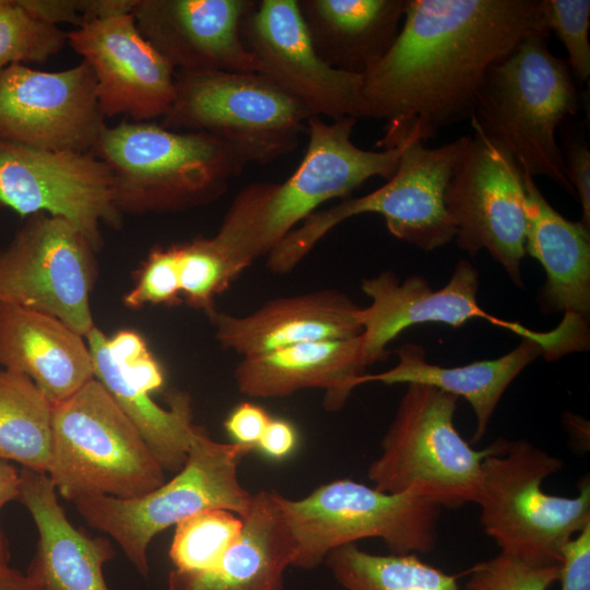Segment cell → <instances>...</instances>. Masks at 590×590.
Returning <instances> with one entry per match:
<instances>
[{"instance_id":"d6a6232c","label":"cell","mask_w":590,"mask_h":590,"mask_svg":"<svg viewBox=\"0 0 590 590\" xmlns=\"http://www.w3.org/2000/svg\"><path fill=\"white\" fill-rule=\"evenodd\" d=\"M68 43V32L31 15L17 0L0 4V74L12 64L45 63Z\"/></svg>"},{"instance_id":"f546056e","label":"cell","mask_w":590,"mask_h":590,"mask_svg":"<svg viewBox=\"0 0 590 590\" xmlns=\"http://www.w3.org/2000/svg\"><path fill=\"white\" fill-rule=\"evenodd\" d=\"M324 563L343 590H460L456 576L414 553L377 555L350 543L329 552Z\"/></svg>"},{"instance_id":"4dcf8cb0","label":"cell","mask_w":590,"mask_h":590,"mask_svg":"<svg viewBox=\"0 0 590 590\" xmlns=\"http://www.w3.org/2000/svg\"><path fill=\"white\" fill-rule=\"evenodd\" d=\"M243 519L220 508L201 510L175 526L169 547L173 569L198 573L211 569L241 532Z\"/></svg>"},{"instance_id":"6da1fadb","label":"cell","mask_w":590,"mask_h":590,"mask_svg":"<svg viewBox=\"0 0 590 590\" xmlns=\"http://www.w3.org/2000/svg\"><path fill=\"white\" fill-rule=\"evenodd\" d=\"M539 32L541 0H406L392 46L363 75L364 118L386 121L378 145L471 119L489 69Z\"/></svg>"},{"instance_id":"9a60e30c","label":"cell","mask_w":590,"mask_h":590,"mask_svg":"<svg viewBox=\"0 0 590 590\" xmlns=\"http://www.w3.org/2000/svg\"><path fill=\"white\" fill-rule=\"evenodd\" d=\"M240 35L258 63V73L312 116L331 121L364 118V76L337 70L319 57L297 0L256 1L241 23Z\"/></svg>"},{"instance_id":"7c38bea8","label":"cell","mask_w":590,"mask_h":590,"mask_svg":"<svg viewBox=\"0 0 590 590\" xmlns=\"http://www.w3.org/2000/svg\"><path fill=\"white\" fill-rule=\"evenodd\" d=\"M461 137L445 203L458 247L475 256L486 250L517 286L526 255L523 170L504 148L480 130Z\"/></svg>"},{"instance_id":"7bdbcfd3","label":"cell","mask_w":590,"mask_h":590,"mask_svg":"<svg viewBox=\"0 0 590 590\" xmlns=\"http://www.w3.org/2000/svg\"><path fill=\"white\" fill-rule=\"evenodd\" d=\"M137 0H81L84 24L94 20L132 13Z\"/></svg>"},{"instance_id":"7dc6e473","label":"cell","mask_w":590,"mask_h":590,"mask_svg":"<svg viewBox=\"0 0 590 590\" xmlns=\"http://www.w3.org/2000/svg\"><path fill=\"white\" fill-rule=\"evenodd\" d=\"M2 3V0H0V4Z\"/></svg>"},{"instance_id":"60d3db41","label":"cell","mask_w":590,"mask_h":590,"mask_svg":"<svg viewBox=\"0 0 590 590\" xmlns=\"http://www.w3.org/2000/svg\"><path fill=\"white\" fill-rule=\"evenodd\" d=\"M19 3L37 20L59 26L61 23L84 24L81 0H17Z\"/></svg>"},{"instance_id":"74e56055","label":"cell","mask_w":590,"mask_h":590,"mask_svg":"<svg viewBox=\"0 0 590 590\" xmlns=\"http://www.w3.org/2000/svg\"><path fill=\"white\" fill-rule=\"evenodd\" d=\"M562 154L565 174L582 208L581 223L590 228V150L583 129L562 125Z\"/></svg>"},{"instance_id":"1f68e13d","label":"cell","mask_w":590,"mask_h":590,"mask_svg":"<svg viewBox=\"0 0 590 590\" xmlns=\"http://www.w3.org/2000/svg\"><path fill=\"white\" fill-rule=\"evenodd\" d=\"M180 293L186 302L209 317L215 311V298L243 270L222 250L213 237H198L177 244Z\"/></svg>"},{"instance_id":"30bf717a","label":"cell","mask_w":590,"mask_h":590,"mask_svg":"<svg viewBox=\"0 0 590 590\" xmlns=\"http://www.w3.org/2000/svg\"><path fill=\"white\" fill-rule=\"evenodd\" d=\"M461 137L437 148L405 142L393 176L375 191L347 198L314 212L268 255L267 268L276 274L292 271L333 227L364 213L381 215L389 232L425 252L455 239L445 193L459 154Z\"/></svg>"},{"instance_id":"bcb514c9","label":"cell","mask_w":590,"mask_h":590,"mask_svg":"<svg viewBox=\"0 0 590 590\" xmlns=\"http://www.w3.org/2000/svg\"><path fill=\"white\" fill-rule=\"evenodd\" d=\"M8 564V550L3 533L0 529V565Z\"/></svg>"},{"instance_id":"f6af8a7d","label":"cell","mask_w":590,"mask_h":590,"mask_svg":"<svg viewBox=\"0 0 590 590\" xmlns=\"http://www.w3.org/2000/svg\"><path fill=\"white\" fill-rule=\"evenodd\" d=\"M0 590H42L36 582L25 573L10 567L8 564L0 565Z\"/></svg>"},{"instance_id":"603a6c76","label":"cell","mask_w":590,"mask_h":590,"mask_svg":"<svg viewBox=\"0 0 590 590\" xmlns=\"http://www.w3.org/2000/svg\"><path fill=\"white\" fill-rule=\"evenodd\" d=\"M83 338L52 316L0 302V365L27 376L54 404L94 379Z\"/></svg>"},{"instance_id":"f1b7e54d","label":"cell","mask_w":590,"mask_h":590,"mask_svg":"<svg viewBox=\"0 0 590 590\" xmlns=\"http://www.w3.org/2000/svg\"><path fill=\"white\" fill-rule=\"evenodd\" d=\"M54 403L25 375L0 369V458L48 473Z\"/></svg>"},{"instance_id":"7a4b0ae2","label":"cell","mask_w":590,"mask_h":590,"mask_svg":"<svg viewBox=\"0 0 590 590\" xmlns=\"http://www.w3.org/2000/svg\"><path fill=\"white\" fill-rule=\"evenodd\" d=\"M356 118L307 121L308 145L295 172L282 182H253L236 194L213 237L244 271L267 256L322 203L346 198L373 177L390 179L404 143L381 151L352 141Z\"/></svg>"},{"instance_id":"4316f807","label":"cell","mask_w":590,"mask_h":590,"mask_svg":"<svg viewBox=\"0 0 590 590\" xmlns=\"http://www.w3.org/2000/svg\"><path fill=\"white\" fill-rule=\"evenodd\" d=\"M319 57L330 67L364 75L390 49L406 0H297Z\"/></svg>"},{"instance_id":"ba28073f","label":"cell","mask_w":590,"mask_h":590,"mask_svg":"<svg viewBox=\"0 0 590 590\" xmlns=\"http://www.w3.org/2000/svg\"><path fill=\"white\" fill-rule=\"evenodd\" d=\"M253 447L213 440L200 426L176 475L139 497L92 496L74 500L84 520L111 536L138 573L148 578V548L155 535L201 510L220 508L244 518L252 495L240 484L238 467Z\"/></svg>"},{"instance_id":"4fadbf2b","label":"cell","mask_w":590,"mask_h":590,"mask_svg":"<svg viewBox=\"0 0 590 590\" xmlns=\"http://www.w3.org/2000/svg\"><path fill=\"white\" fill-rule=\"evenodd\" d=\"M95 250L63 219H26L0 250V302L47 314L82 337L95 327L90 294Z\"/></svg>"},{"instance_id":"ac0fdd59","label":"cell","mask_w":590,"mask_h":590,"mask_svg":"<svg viewBox=\"0 0 590 590\" xmlns=\"http://www.w3.org/2000/svg\"><path fill=\"white\" fill-rule=\"evenodd\" d=\"M68 44L91 67L106 118H163L176 94V71L144 38L132 13L94 20L68 32Z\"/></svg>"},{"instance_id":"ab89813d","label":"cell","mask_w":590,"mask_h":590,"mask_svg":"<svg viewBox=\"0 0 590 590\" xmlns=\"http://www.w3.org/2000/svg\"><path fill=\"white\" fill-rule=\"evenodd\" d=\"M271 418L263 408L243 402L231 412L224 426L234 442L255 448Z\"/></svg>"},{"instance_id":"52a82bcc","label":"cell","mask_w":590,"mask_h":590,"mask_svg":"<svg viewBox=\"0 0 590 590\" xmlns=\"http://www.w3.org/2000/svg\"><path fill=\"white\" fill-rule=\"evenodd\" d=\"M47 474L57 493L72 502L139 497L165 482L138 428L95 378L54 404Z\"/></svg>"},{"instance_id":"3957f363","label":"cell","mask_w":590,"mask_h":590,"mask_svg":"<svg viewBox=\"0 0 590 590\" xmlns=\"http://www.w3.org/2000/svg\"><path fill=\"white\" fill-rule=\"evenodd\" d=\"M548 37L550 32L528 36L489 69L470 121L523 172L546 176L576 197L556 133L578 114L580 96L567 59L548 49Z\"/></svg>"},{"instance_id":"cb8c5ba5","label":"cell","mask_w":590,"mask_h":590,"mask_svg":"<svg viewBox=\"0 0 590 590\" xmlns=\"http://www.w3.org/2000/svg\"><path fill=\"white\" fill-rule=\"evenodd\" d=\"M241 519L239 536L214 567L198 573L172 569L167 590H285L284 573L293 565L295 541L279 493L253 494Z\"/></svg>"},{"instance_id":"5bb4252c","label":"cell","mask_w":590,"mask_h":590,"mask_svg":"<svg viewBox=\"0 0 590 590\" xmlns=\"http://www.w3.org/2000/svg\"><path fill=\"white\" fill-rule=\"evenodd\" d=\"M0 208L60 217L99 251L101 226L119 228L111 174L92 153L45 150L0 140Z\"/></svg>"},{"instance_id":"ffe728a7","label":"cell","mask_w":590,"mask_h":590,"mask_svg":"<svg viewBox=\"0 0 590 590\" xmlns=\"http://www.w3.org/2000/svg\"><path fill=\"white\" fill-rule=\"evenodd\" d=\"M362 307L335 290L275 298L244 316L215 311L210 320L220 345L243 357L286 346L358 337Z\"/></svg>"},{"instance_id":"e575fe53","label":"cell","mask_w":590,"mask_h":590,"mask_svg":"<svg viewBox=\"0 0 590 590\" xmlns=\"http://www.w3.org/2000/svg\"><path fill=\"white\" fill-rule=\"evenodd\" d=\"M559 565L536 566L505 553L482 560L468 571L465 590H548L559 576Z\"/></svg>"},{"instance_id":"44dd1931","label":"cell","mask_w":590,"mask_h":590,"mask_svg":"<svg viewBox=\"0 0 590 590\" xmlns=\"http://www.w3.org/2000/svg\"><path fill=\"white\" fill-rule=\"evenodd\" d=\"M366 367L361 334L243 357L234 369V380L239 392L250 398H283L302 389L321 388L326 391L324 408L337 411L357 387Z\"/></svg>"},{"instance_id":"d6986e66","label":"cell","mask_w":590,"mask_h":590,"mask_svg":"<svg viewBox=\"0 0 590 590\" xmlns=\"http://www.w3.org/2000/svg\"><path fill=\"white\" fill-rule=\"evenodd\" d=\"M255 0H137V27L175 71L258 72L240 27Z\"/></svg>"},{"instance_id":"b9f144b4","label":"cell","mask_w":590,"mask_h":590,"mask_svg":"<svg viewBox=\"0 0 590 590\" xmlns=\"http://www.w3.org/2000/svg\"><path fill=\"white\" fill-rule=\"evenodd\" d=\"M296 445L295 427L285 420L271 418L256 447L267 457L281 460L290 456Z\"/></svg>"},{"instance_id":"8992f818","label":"cell","mask_w":590,"mask_h":590,"mask_svg":"<svg viewBox=\"0 0 590 590\" xmlns=\"http://www.w3.org/2000/svg\"><path fill=\"white\" fill-rule=\"evenodd\" d=\"M458 398L435 387L409 384L367 475L374 487L408 494L440 508L475 503L484 459L503 438L476 450L453 423Z\"/></svg>"},{"instance_id":"83f0119b","label":"cell","mask_w":590,"mask_h":590,"mask_svg":"<svg viewBox=\"0 0 590 590\" xmlns=\"http://www.w3.org/2000/svg\"><path fill=\"white\" fill-rule=\"evenodd\" d=\"M85 339L94 361V378L134 424L164 471L178 472L186 462L196 430L189 394L172 392L168 408L160 406L150 393L127 384L110 352L108 338L96 326Z\"/></svg>"},{"instance_id":"484cf974","label":"cell","mask_w":590,"mask_h":590,"mask_svg":"<svg viewBox=\"0 0 590 590\" xmlns=\"http://www.w3.org/2000/svg\"><path fill=\"white\" fill-rule=\"evenodd\" d=\"M553 359L551 349L542 341L522 338L509 353L495 358L473 362L463 366L444 367L426 361L421 345L404 344L397 350L398 363L392 368L364 374L356 385L367 382L422 384L435 387L455 397L465 399L471 405L476 427L472 444L480 442L504 392L512 380L539 356Z\"/></svg>"},{"instance_id":"5b68a950","label":"cell","mask_w":590,"mask_h":590,"mask_svg":"<svg viewBox=\"0 0 590 590\" xmlns=\"http://www.w3.org/2000/svg\"><path fill=\"white\" fill-rule=\"evenodd\" d=\"M564 461L526 439H503L482 464L475 499L484 532L500 552L536 566L560 564L563 546L590 524V480L574 497L551 495L542 483Z\"/></svg>"},{"instance_id":"277c9868","label":"cell","mask_w":590,"mask_h":590,"mask_svg":"<svg viewBox=\"0 0 590 590\" xmlns=\"http://www.w3.org/2000/svg\"><path fill=\"white\" fill-rule=\"evenodd\" d=\"M108 167L121 214L182 211L219 199L246 167L221 140L154 121L106 126L92 151Z\"/></svg>"},{"instance_id":"ee69618b","label":"cell","mask_w":590,"mask_h":590,"mask_svg":"<svg viewBox=\"0 0 590 590\" xmlns=\"http://www.w3.org/2000/svg\"><path fill=\"white\" fill-rule=\"evenodd\" d=\"M20 472L7 460L0 458V509L19 497Z\"/></svg>"},{"instance_id":"8d00e7d4","label":"cell","mask_w":590,"mask_h":590,"mask_svg":"<svg viewBox=\"0 0 590 590\" xmlns=\"http://www.w3.org/2000/svg\"><path fill=\"white\" fill-rule=\"evenodd\" d=\"M108 344L128 385L150 394L163 387L164 373L162 367L137 332L119 331L111 339H108Z\"/></svg>"},{"instance_id":"2e32d148","label":"cell","mask_w":590,"mask_h":590,"mask_svg":"<svg viewBox=\"0 0 590 590\" xmlns=\"http://www.w3.org/2000/svg\"><path fill=\"white\" fill-rule=\"evenodd\" d=\"M479 273L467 260L457 263L448 283L434 291L421 275H410L400 282L391 271L364 279L363 292L371 299L362 307L363 351L367 367L385 361L388 344L411 326L425 322L445 323L459 328L469 320L481 318L509 330L521 338L542 341L553 358L565 355L569 335L560 324L552 331H533L515 321L497 318L477 303Z\"/></svg>"},{"instance_id":"d4e9b609","label":"cell","mask_w":590,"mask_h":590,"mask_svg":"<svg viewBox=\"0 0 590 590\" xmlns=\"http://www.w3.org/2000/svg\"><path fill=\"white\" fill-rule=\"evenodd\" d=\"M526 252L544 268L541 312L587 323L590 315V228L559 214L523 172Z\"/></svg>"},{"instance_id":"8fae6325","label":"cell","mask_w":590,"mask_h":590,"mask_svg":"<svg viewBox=\"0 0 590 590\" xmlns=\"http://www.w3.org/2000/svg\"><path fill=\"white\" fill-rule=\"evenodd\" d=\"M279 502L295 541V568L314 569L332 550L368 538L391 554H427L436 545L441 508L412 495L340 479L300 499L279 493Z\"/></svg>"},{"instance_id":"9c48e42d","label":"cell","mask_w":590,"mask_h":590,"mask_svg":"<svg viewBox=\"0 0 590 590\" xmlns=\"http://www.w3.org/2000/svg\"><path fill=\"white\" fill-rule=\"evenodd\" d=\"M175 99L161 125L208 133L245 165H264L294 151L312 115L258 72L176 71Z\"/></svg>"},{"instance_id":"d590c367","label":"cell","mask_w":590,"mask_h":590,"mask_svg":"<svg viewBox=\"0 0 590 590\" xmlns=\"http://www.w3.org/2000/svg\"><path fill=\"white\" fill-rule=\"evenodd\" d=\"M178 246L153 249L139 271L135 285L123 297L127 307L180 303Z\"/></svg>"},{"instance_id":"e0dca14e","label":"cell","mask_w":590,"mask_h":590,"mask_svg":"<svg viewBox=\"0 0 590 590\" xmlns=\"http://www.w3.org/2000/svg\"><path fill=\"white\" fill-rule=\"evenodd\" d=\"M106 126L84 60L61 71L12 64L0 74V140L92 153Z\"/></svg>"},{"instance_id":"836d02e7","label":"cell","mask_w":590,"mask_h":590,"mask_svg":"<svg viewBox=\"0 0 590 590\" xmlns=\"http://www.w3.org/2000/svg\"><path fill=\"white\" fill-rule=\"evenodd\" d=\"M541 13L548 32H553L568 54L574 79L588 82L590 78V1L541 0Z\"/></svg>"},{"instance_id":"7402d4cb","label":"cell","mask_w":590,"mask_h":590,"mask_svg":"<svg viewBox=\"0 0 590 590\" xmlns=\"http://www.w3.org/2000/svg\"><path fill=\"white\" fill-rule=\"evenodd\" d=\"M20 479L17 498L38 531L26 574L42 590H109L103 569L114 557L111 543L90 538L70 522L47 473L23 468Z\"/></svg>"},{"instance_id":"f35d334b","label":"cell","mask_w":590,"mask_h":590,"mask_svg":"<svg viewBox=\"0 0 590 590\" xmlns=\"http://www.w3.org/2000/svg\"><path fill=\"white\" fill-rule=\"evenodd\" d=\"M560 590H590V524L562 548Z\"/></svg>"}]
</instances>
